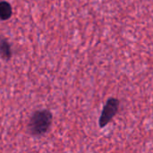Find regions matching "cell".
Here are the masks:
<instances>
[{
    "mask_svg": "<svg viewBox=\"0 0 153 153\" xmlns=\"http://www.w3.org/2000/svg\"><path fill=\"white\" fill-rule=\"evenodd\" d=\"M53 120L52 112L48 109H39L36 110L32 113L30 117L27 131L33 137H40L46 134L51 125Z\"/></svg>",
    "mask_w": 153,
    "mask_h": 153,
    "instance_id": "obj_1",
    "label": "cell"
},
{
    "mask_svg": "<svg viewBox=\"0 0 153 153\" xmlns=\"http://www.w3.org/2000/svg\"><path fill=\"white\" fill-rule=\"evenodd\" d=\"M119 109V100L116 98H110L107 100L103 107L101 115L99 119V126L100 128L105 127L109 124Z\"/></svg>",
    "mask_w": 153,
    "mask_h": 153,
    "instance_id": "obj_2",
    "label": "cell"
},
{
    "mask_svg": "<svg viewBox=\"0 0 153 153\" xmlns=\"http://www.w3.org/2000/svg\"><path fill=\"white\" fill-rule=\"evenodd\" d=\"M13 56L11 45L8 42V40L4 38L0 37V56L5 61H8L11 59Z\"/></svg>",
    "mask_w": 153,
    "mask_h": 153,
    "instance_id": "obj_3",
    "label": "cell"
},
{
    "mask_svg": "<svg viewBox=\"0 0 153 153\" xmlns=\"http://www.w3.org/2000/svg\"><path fill=\"white\" fill-rule=\"evenodd\" d=\"M13 13L11 4L6 1H0V20L6 21L10 19Z\"/></svg>",
    "mask_w": 153,
    "mask_h": 153,
    "instance_id": "obj_4",
    "label": "cell"
}]
</instances>
